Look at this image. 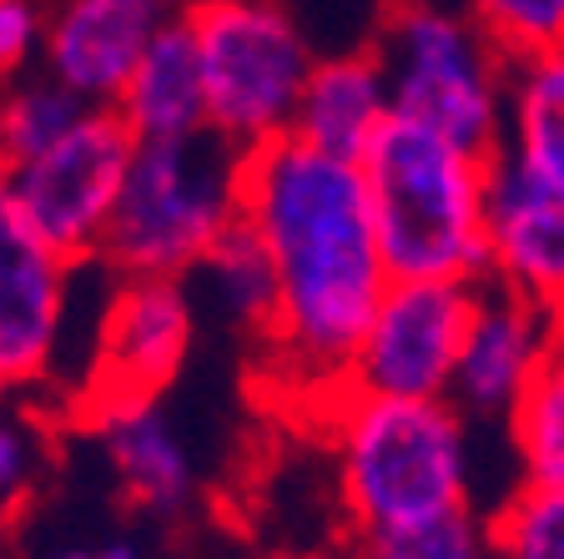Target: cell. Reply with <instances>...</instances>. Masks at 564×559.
Here are the masks:
<instances>
[{
    "instance_id": "cell-24",
    "label": "cell",
    "mask_w": 564,
    "mask_h": 559,
    "mask_svg": "<svg viewBox=\"0 0 564 559\" xmlns=\"http://www.w3.org/2000/svg\"><path fill=\"white\" fill-rule=\"evenodd\" d=\"M509 56H534L564 41V0H458Z\"/></svg>"
},
{
    "instance_id": "cell-27",
    "label": "cell",
    "mask_w": 564,
    "mask_h": 559,
    "mask_svg": "<svg viewBox=\"0 0 564 559\" xmlns=\"http://www.w3.org/2000/svg\"><path fill=\"white\" fill-rule=\"evenodd\" d=\"M41 559H96V549H86V545H61V549H51V555H41Z\"/></svg>"
},
{
    "instance_id": "cell-16",
    "label": "cell",
    "mask_w": 564,
    "mask_h": 559,
    "mask_svg": "<svg viewBox=\"0 0 564 559\" xmlns=\"http://www.w3.org/2000/svg\"><path fill=\"white\" fill-rule=\"evenodd\" d=\"M121 121L137 141H172L207 131V92H202V61L187 21H172L137 61L127 92L117 96Z\"/></svg>"
},
{
    "instance_id": "cell-23",
    "label": "cell",
    "mask_w": 564,
    "mask_h": 559,
    "mask_svg": "<svg viewBox=\"0 0 564 559\" xmlns=\"http://www.w3.org/2000/svg\"><path fill=\"white\" fill-rule=\"evenodd\" d=\"M352 559H494L489 549V519L474 509L434 519V525L409 529H373V535H352Z\"/></svg>"
},
{
    "instance_id": "cell-17",
    "label": "cell",
    "mask_w": 564,
    "mask_h": 559,
    "mask_svg": "<svg viewBox=\"0 0 564 559\" xmlns=\"http://www.w3.org/2000/svg\"><path fill=\"white\" fill-rule=\"evenodd\" d=\"M505 152L564 192V41L514 61Z\"/></svg>"
},
{
    "instance_id": "cell-3",
    "label": "cell",
    "mask_w": 564,
    "mask_h": 559,
    "mask_svg": "<svg viewBox=\"0 0 564 559\" xmlns=\"http://www.w3.org/2000/svg\"><path fill=\"white\" fill-rule=\"evenodd\" d=\"M393 282H489V162L419 121L388 117L364 152Z\"/></svg>"
},
{
    "instance_id": "cell-28",
    "label": "cell",
    "mask_w": 564,
    "mask_h": 559,
    "mask_svg": "<svg viewBox=\"0 0 564 559\" xmlns=\"http://www.w3.org/2000/svg\"><path fill=\"white\" fill-rule=\"evenodd\" d=\"M0 182H6V152H0Z\"/></svg>"
},
{
    "instance_id": "cell-6",
    "label": "cell",
    "mask_w": 564,
    "mask_h": 559,
    "mask_svg": "<svg viewBox=\"0 0 564 559\" xmlns=\"http://www.w3.org/2000/svg\"><path fill=\"white\" fill-rule=\"evenodd\" d=\"M202 61L207 127L237 152L293 137L303 86L313 76V35L288 0H187Z\"/></svg>"
},
{
    "instance_id": "cell-8",
    "label": "cell",
    "mask_w": 564,
    "mask_h": 559,
    "mask_svg": "<svg viewBox=\"0 0 564 559\" xmlns=\"http://www.w3.org/2000/svg\"><path fill=\"white\" fill-rule=\"evenodd\" d=\"M192 348V298L182 278H117L96 318L91 363L70 394V413L101 429L127 408L156 404Z\"/></svg>"
},
{
    "instance_id": "cell-10",
    "label": "cell",
    "mask_w": 564,
    "mask_h": 559,
    "mask_svg": "<svg viewBox=\"0 0 564 559\" xmlns=\"http://www.w3.org/2000/svg\"><path fill=\"white\" fill-rule=\"evenodd\" d=\"M70 262L0 192V398L56 373L70 313Z\"/></svg>"
},
{
    "instance_id": "cell-18",
    "label": "cell",
    "mask_w": 564,
    "mask_h": 559,
    "mask_svg": "<svg viewBox=\"0 0 564 559\" xmlns=\"http://www.w3.org/2000/svg\"><path fill=\"white\" fill-rule=\"evenodd\" d=\"M509 449L519 459V484L564 490V327L544 353L540 373L529 378L519 404L509 408Z\"/></svg>"
},
{
    "instance_id": "cell-12",
    "label": "cell",
    "mask_w": 564,
    "mask_h": 559,
    "mask_svg": "<svg viewBox=\"0 0 564 559\" xmlns=\"http://www.w3.org/2000/svg\"><path fill=\"white\" fill-rule=\"evenodd\" d=\"M489 282L540 303L564 327V192L519 157H489Z\"/></svg>"
},
{
    "instance_id": "cell-11",
    "label": "cell",
    "mask_w": 564,
    "mask_h": 559,
    "mask_svg": "<svg viewBox=\"0 0 564 559\" xmlns=\"http://www.w3.org/2000/svg\"><path fill=\"white\" fill-rule=\"evenodd\" d=\"M182 11V0H56L41 41L46 76L91 106H117L137 61Z\"/></svg>"
},
{
    "instance_id": "cell-4",
    "label": "cell",
    "mask_w": 564,
    "mask_h": 559,
    "mask_svg": "<svg viewBox=\"0 0 564 559\" xmlns=\"http://www.w3.org/2000/svg\"><path fill=\"white\" fill-rule=\"evenodd\" d=\"M373 51L393 117L419 121L484 162L505 152L514 56L458 0H388Z\"/></svg>"
},
{
    "instance_id": "cell-22",
    "label": "cell",
    "mask_w": 564,
    "mask_h": 559,
    "mask_svg": "<svg viewBox=\"0 0 564 559\" xmlns=\"http://www.w3.org/2000/svg\"><path fill=\"white\" fill-rule=\"evenodd\" d=\"M494 559H564V490L519 484L489 514Z\"/></svg>"
},
{
    "instance_id": "cell-1",
    "label": "cell",
    "mask_w": 564,
    "mask_h": 559,
    "mask_svg": "<svg viewBox=\"0 0 564 559\" xmlns=\"http://www.w3.org/2000/svg\"><path fill=\"white\" fill-rule=\"evenodd\" d=\"M237 217L268 247L278 313L262 333L272 368L323 404H338L348 363L388 292L364 162L278 137L242 157Z\"/></svg>"
},
{
    "instance_id": "cell-19",
    "label": "cell",
    "mask_w": 564,
    "mask_h": 559,
    "mask_svg": "<svg viewBox=\"0 0 564 559\" xmlns=\"http://www.w3.org/2000/svg\"><path fill=\"white\" fill-rule=\"evenodd\" d=\"M212 278V292L232 323H242L247 333H268L272 313H278V278H272V262H268V247L258 243V233L237 217V227L212 247V257L202 262Z\"/></svg>"
},
{
    "instance_id": "cell-5",
    "label": "cell",
    "mask_w": 564,
    "mask_h": 559,
    "mask_svg": "<svg viewBox=\"0 0 564 559\" xmlns=\"http://www.w3.org/2000/svg\"><path fill=\"white\" fill-rule=\"evenodd\" d=\"M242 157L212 127L172 141H137L96 262L117 278H187L202 268L237 227Z\"/></svg>"
},
{
    "instance_id": "cell-7",
    "label": "cell",
    "mask_w": 564,
    "mask_h": 559,
    "mask_svg": "<svg viewBox=\"0 0 564 559\" xmlns=\"http://www.w3.org/2000/svg\"><path fill=\"white\" fill-rule=\"evenodd\" d=\"M131 157H137V137L121 121V111L91 106L46 152L6 166L0 192L70 262H96Z\"/></svg>"
},
{
    "instance_id": "cell-25",
    "label": "cell",
    "mask_w": 564,
    "mask_h": 559,
    "mask_svg": "<svg viewBox=\"0 0 564 559\" xmlns=\"http://www.w3.org/2000/svg\"><path fill=\"white\" fill-rule=\"evenodd\" d=\"M46 41L41 0H0V86H11Z\"/></svg>"
},
{
    "instance_id": "cell-14",
    "label": "cell",
    "mask_w": 564,
    "mask_h": 559,
    "mask_svg": "<svg viewBox=\"0 0 564 559\" xmlns=\"http://www.w3.org/2000/svg\"><path fill=\"white\" fill-rule=\"evenodd\" d=\"M388 117H393V96H388L378 51L348 46L313 61V76H307L293 117V137L317 147V152L364 162L373 137L388 127Z\"/></svg>"
},
{
    "instance_id": "cell-2",
    "label": "cell",
    "mask_w": 564,
    "mask_h": 559,
    "mask_svg": "<svg viewBox=\"0 0 564 559\" xmlns=\"http://www.w3.org/2000/svg\"><path fill=\"white\" fill-rule=\"evenodd\" d=\"M338 499L352 535L474 509L469 419L448 398H358L328 408Z\"/></svg>"
},
{
    "instance_id": "cell-29",
    "label": "cell",
    "mask_w": 564,
    "mask_h": 559,
    "mask_svg": "<svg viewBox=\"0 0 564 559\" xmlns=\"http://www.w3.org/2000/svg\"><path fill=\"white\" fill-rule=\"evenodd\" d=\"M278 559H288V555H278Z\"/></svg>"
},
{
    "instance_id": "cell-20",
    "label": "cell",
    "mask_w": 564,
    "mask_h": 559,
    "mask_svg": "<svg viewBox=\"0 0 564 559\" xmlns=\"http://www.w3.org/2000/svg\"><path fill=\"white\" fill-rule=\"evenodd\" d=\"M86 111H91V101H82L70 86L51 82V76L46 82L0 86V152H6V166L46 152L51 141L66 137Z\"/></svg>"
},
{
    "instance_id": "cell-13",
    "label": "cell",
    "mask_w": 564,
    "mask_h": 559,
    "mask_svg": "<svg viewBox=\"0 0 564 559\" xmlns=\"http://www.w3.org/2000/svg\"><path fill=\"white\" fill-rule=\"evenodd\" d=\"M554 338H560V323L540 303H529L499 282H479V308H474L469 338L458 353L448 404L469 423H505L509 408L529 388V378L540 373L544 353L554 348Z\"/></svg>"
},
{
    "instance_id": "cell-9",
    "label": "cell",
    "mask_w": 564,
    "mask_h": 559,
    "mask_svg": "<svg viewBox=\"0 0 564 559\" xmlns=\"http://www.w3.org/2000/svg\"><path fill=\"white\" fill-rule=\"evenodd\" d=\"M479 282H388L343 394L358 398H448Z\"/></svg>"
},
{
    "instance_id": "cell-15",
    "label": "cell",
    "mask_w": 564,
    "mask_h": 559,
    "mask_svg": "<svg viewBox=\"0 0 564 559\" xmlns=\"http://www.w3.org/2000/svg\"><path fill=\"white\" fill-rule=\"evenodd\" d=\"M106 464L117 474V490L141 514H182L197 499V469H192L187 439L176 433V423L162 413V404L127 408L117 419H106L101 429Z\"/></svg>"
},
{
    "instance_id": "cell-21",
    "label": "cell",
    "mask_w": 564,
    "mask_h": 559,
    "mask_svg": "<svg viewBox=\"0 0 564 559\" xmlns=\"http://www.w3.org/2000/svg\"><path fill=\"white\" fill-rule=\"evenodd\" d=\"M51 474V439L41 413L0 398V529H11Z\"/></svg>"
},
{
    "instance_id": "cell-26",
    "label": "cell",
    "mask_w": 564,
    "mask_h": 559,
    "mask_svg": "<svg viewBox=\"0 0 564 559\" xmlns=\"http://www.w3.org/2000/svg\"><path fill=\"white\" fill-rule=\"evenodd\" d=\"M96 559H147V555H141V549L131 545V539H111V545L96 549Z\"/></svg>"
}]
</instances>
